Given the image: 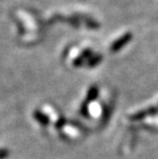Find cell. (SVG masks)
Here are the masks:
<instances>
[{"instance_id":"6da1fadb","label":"cell","mask_w":158,"mask_h":159,"mask_svg":"<svg viewBox=\"0 0 158 159\" xmlns=\"http://www.w3.org/2000/svg\"><path fill=\"white\" fill-rule=\"evenodd\" d=\"M132 39H133V34L127 33V34H123L121 37H119L118 39H116L115 41L112 42V44L110 47L111 52H118L123 47H125Z\"/></svg>"},{"instance_id":"7a4b0ae2","label":"cell","mask_w":158,"mask_h":159,"mask_svg":"<svg viewBox=\"0 0 158 159\" xmlns=\"http://www.w3.org/2000/svg\"><path fill=\"white\" fill-rule=\"evenodd\" d=\"M77 17L80 21H83L85 22V24L87 25V27H89L90 29H92V30H97V29L100 27V25L93 19L88 17V16H75Z\"/></svg>"},{"instance_id":"3957f363","label":"cell","mask_w":158,"mask_h":159,"mask_svg":"<svg viewBox=\"0 0 158 159\" xmlns=\"http://www.w3.org/2000/svg\"><path fill=\"white\" fill-rule=\"evenodd\" d=\"M98 96V88L96 86H92L90 90L88 91L87 93V97H86V101L88 102H91V101H93L97 98Z\"/></svg>"},{"instance_id":"277c9868","label":"cell","mask_w":158,"mask_h":159,"mask_svg":"<svg viewBox=\"0 0 158 159\" xmlns=\"http://www.w3.org/2000/svg\"><path fill=\"white\" fill-rule=\"evenodd\" d=\"M102 55H100V54H96V55H93L91 58L88 60V63H87V65H88V67H90V68H93V67H95L96 65H98L100 62L102 61Z\"/></svg>"},{"instance_id":"5b68a950","label":"cell","mask_w":158,"mask_h":159,"mask_svg":"<svg viewBox=\"0 0 158 159\" xmlns=\"http://www.w3.org/2000/svg\"><path fill=\"white\" fill-rule=\"evenodd\" d=\"M80 55L83 57L85 60H89L93 56V51L91 49H85V50H83V52H81Z\"/></svg>"},{"instance_id":"8992f818","label":"cell","mask_w":158,"mask_h":159,"mask_svg":"<svg viewBox=\"0 0 158 159\" xmlns=\"http://www.w3.org/2000/svg\"><path fill=\"white\" fill-rule=\"evenodd\" d=\"M85 61H86V60L83 58V57H82L81 55H79L78 57H76V58L74 60V65L75 67H80V66H82V65L84 64Z\"/></svg>"}]
</instances>
